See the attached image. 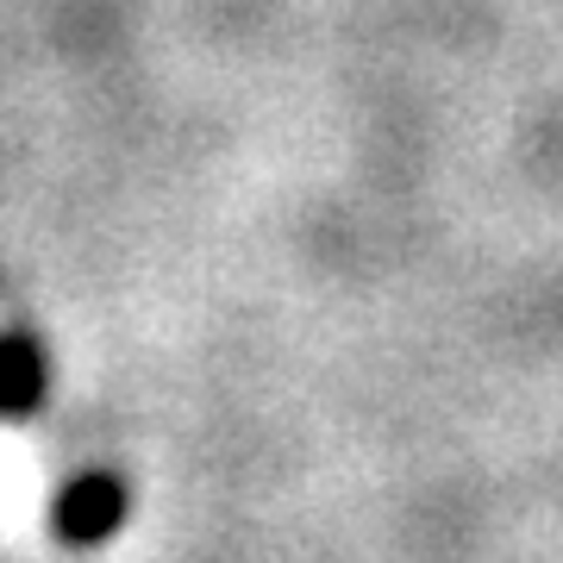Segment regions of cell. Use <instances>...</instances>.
Instances as JSON below:
<instances>
[{
  "label": "cell",
  "instance_id": "cell-1",
  "mask_svg": "<svg viewBox=\"0 0 563 563\" xmlns=\"http://www.w3.org/2000/svg\"><path fill=\"white\" fill-rule=\"evenodd\" d=\"M132 520V483H125L120 470H81L69 483L57 488V501H51V526H57V539L69 551H101L113 544Z\"/></svg>",
  "mask_w": 563,
  "mask_h": 563
},
{
  "label": "cell",
  "instance_id": "cell-2",
  "mask_svg": "<svg viewBox=\"0 0 563 563\" xmlns=\"http://www.w3.org/2000/svg\"><path fill=\"white\" fill-rule=\"evenodd\" d=\"M51 388V363H44V344L32 332H13L7 339V413L13 420H32L38 413V395Z\"/></svg>",
  "mask_w": 563,
  "mask_h": 563
}]
</instances>
